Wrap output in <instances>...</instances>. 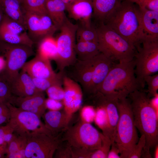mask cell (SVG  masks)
<instances>
[{"label":"cell","mask_w":158,"mask_h":158,"mask_svg":"<svg viewBox=\"0 0 158 158\" xmlns=\"http://www.w3.org/2000/svg\"><path fill=\"white\" fill-rule=\"evenodd\" d=\"M24 12L28 33L34 42H40L47 36H52L58 30L48 14L30 11Z\"/></svg>","instance_id":"12"},{"label":"cell","mask_w":158,"mask_h":158,"mask_svg":"<svg viewBox=\"0 0 158 158\" xmlns=\"http://www.w3.org/2000/svg\"><path fill=\"white\" fill-rule=\"evenodd\" d=\"M111 144V141L110 139L104 135L101 146L90 153L89 154V158H107Z\"/></svg>","instance_id":"34"},{"label":"cell","mask_w":158,"mask_h":158,"mask_svg":"<svg viewBox=\"0 0 158 158\" xmlns=\"http://www.w3.org/2000/svg\"><path fill=\"white\" fill-rule=\"evenodd\" d=\"M26 158H52L61 143L58 134H34L27 138Z\"/></svg>","instance_id":"11"},{"label":"cell","mask_w":158,"mask_h":158,"mask_svg":"<svg viewBox=\"0 0 158 158\" xmlns=\"http://www.w3.org/2000/svg\"><path fill=\"white\" fill-rule=\"evenodd\" d=\"M92 17L98 23H104L110 14L120 5L121 0H91Z\"/></svg>","instance_id":"24"},{"label":"cell","mask_w":158,"mask_h":158,"mask_svg":"<svg viewBox=\"0 0 158 158\" xmlns=\"http://www.w3.org/2000/svg\"><path fill=\"white\" fill-rule=\"evenodd\" d=\"M45 104L46 108L49 110H61L63 105L62 101H59L48 98L46 99Z\"/></svg>","instance_id":"41"},{"label":"cell","mask_w":158,"mask_h":158,"mask_svg":"<svg viewBox=\"0 0 158 158\" xmlns=\"http://www.w3.org/2000/svg\"><path fill=\"white\" fill-rule=\"evenodd\" d=\"M150 97L143 90L130 94L129 99L135 126L141 135H144L145 145L142 154L144 157L151 158L150 150L158 142V115L151 102Z\"/></svg>","instance_id":"1"},{"label":"cell","mask_w":158,"mask_h":158,"mask_svg":"<svg viewBox=\"0 0 158 158\" xmlns=\"http://www.w3.org/2000/svg\"><path fill=\"white\" fill-rule=\"evenodd\" d=\"M69 17L80 22V24L92 25L91 18L93 12L91 0H76L66 8Z\"/></svg>","instance_id":"19"},{"label":"cell","mask_w":158,"mask_h":158,"mask_svg":"<svg viewBox=\"0 0 158 158\" xmlns=\"http://www.w3.org/2000/svg\"><path fill=\"white\" fill-rule=\"evenodd\" d=\"M134 58L128 62L116 63L97 88L96 92L113 99L127 97L132 92L144 87L135 73Z\"/></svg>","instance_id":"2"},{"label":"cell","mask_w":158,"mask_h":158,"mask_svg":"<svg viewBox=\"0 0 158 158\" xmlns=\"http://www.w3.org/2000/svg\"><path fill=\"white\" fill-rule=\"evenodd\" d=\"M104 24L127 40L136 49L143 39L139 7L127 0L122 1Z\"/></svg>","instance_id":"3"},{"label":"cell","mask_w":158,"mask_h":158,"mask_svg":"<svg viewBox=\"0 0 158 158\" xmlns=\"http://www.w3.org/2000/svg\"><path fill=\"white\" fill-rule=\"evenodd\" d=\"M0 51L6 58L5 68L0 77L8 83L18 75L28 58L33 54L32 47L21 44H11L0 41Z\"/></svg>","instance_id":"8"},{"label":"cell","mask_w":158,"mask_h":158,"mask_svg":"<svg viewBox=\"0 0 158 158\" xmlns=\"http://www.w3.org/2000/svg\"><path fill=\"white\" fill-rule=\"evenodd\" d=\"M65 4L66 8L72 2L73 0H61Z\"/></svg>","instance_id":"48"},{"label":"cell","mask_w":158,"mask_h":158,"mask_svg":"<svg viewBox=\"0 0 158 158\" xmlns=\"http://www.w3.org/2000/svg\"><path fill=\"white\" fill-rule=\"evenodd\" d=\"M97 107L94 121L102 130L103 135L107 137L109 123L107 112L103 106H97Z\"/></svg>","instance_id":"32"},{"label":"cell","mask_w":158,"mask_h":158,"mask_svg":"<svg viewBox=\"0 0 158 158\" xmlns=\"http://www.w3.org/2000/svg\"><path fill=\"white\" fill-rule=\"evenodd\" d=\"M61 143L56 151L55 157L71 158V152L70 147L66 144V146L64 147H63L61 145Z\"/></svg>","instance_id":"43"},{"label":"cell","mask_w":158,"mask_h":158,"mask_svg":"<svg viewBox=\"0 0 158 158\" xmlns=\"http://www.w3.org/2000/svg\"><path fill=\"white\" fill-rule=\"evenodd\" d=\"M95 113L96 110L93 106L87 105L83 107L80 113L81 121L91 123L94 121Z\"/></svg>","instance_id":"36"},{"label":"cell","mask_w":158,"mask_h":158,"mask_svg":"<svg viewBox=\"0 0 158 158\" xmlns=\"http://www.w3.org/2000/svg\"><path fill=\"white\" fill-rule=\"evenodd\" d=\"M75 0H73L72 2H73V1H75Z\"/></svg>","instance_id":"53"},{"label":"cell","mask_w":158,"mask_h":158,"mask_svg":"<svg viewBox=\"0 0 158 158\" xmlns=\"http://www.w3.org/2000/svg\"><path fill=\"white\" fill-rule=\"evenodd\" d=\"M136 4L140 8L158 11V0H127Z\"/></svg>","instance_id":"39"},{"label":"cell","mask_w":158,"mask_h":158,"mask_svg":"<svg viewBox=\"0 0 158 158\" xmlns=\"http://www.w3.org/2000/svg\"><path fill=\"white\" fill-rule=\"evenodd\" d=\"M92 60L93 75L91 95L95 93L97 87L116 63L100 52L92 58Z\"/></svg>","instance_id":"20"},{"label":"cell","mask_w":158,"mask_h":158,"mask_svg":"<svg viewBox=\"0 0 158 158\" xmlns=\"http://www.w3.org/2000/svg\"><path fill=\"white\" fill-rule=\"evenodd\" d=\"M107 158H121L119 149L114 141L111 142Z\"/></svg>","instance_id":"44"},{"label":"cell","mask_w":158,"mask_h":158,"mask_svg":"<svg viewBox=\"0 0 158 158\" xmlns=\"http://www.w3.org/2000/svg\"><path fill=\"white\" fill-rule=\"evenodd\" d=\"M0 41L31 47L34 43L29 36L26 28L5 14L0 24Z\"/></svg>","instance_id":"13"},{"label":"cell","mask_w":158,"mask_h":158,"mask_svg":"<svg viewBox=\"0 0 158 158\" xmlns=\"http://www.w3.org/2000/svg\"><path fill=\"white\" fill-rule=\"evenodd\" d=\"M155 148L154 153V157L155 158H158V145L155 147Z\"/></svg>","instance_id":"49"},{"label":"cell","mask_w":158,"mask_h":158,"mask_svg":"<svg viewBox=\"0 0 158 158\" xmlns=\"http://www.w3.org/2000/svg\"><path fill=\"white\" fill-rule=\"evenodd\" d=\"M71 66L73 67L71 73L73 79L78 82L84 91L91 95L93 75L92 59L86 60L77 59Z\"/></svg>","instance_id":"18"},{"label":"cell","mask_w":158,"mask_h":158,"mask_svg":"<svg viewBox=\"0 0 158 158\" xmlns=\"http://www.w3.org/2000/svg\"><path fill=\"white\" fill-rule=\"evenodd\" d=\"M145 139L144 135L141 137L135 146L128 158H139L141 157L143 150L145 145Z\"/></svg>","instance_id":"40"},{"label":"cell","mask_w":158,"mask_h":158,"mask_svg":"<svg viewBox=\"0 0 158 158\" xmlns=\"http://www.w3.org/2000/svg\"><path fill=\"white\" fill-rule=\"evenodd\" d=\"M21 4L18 0H5L1 5L5 15L26 28L25 12Z\"/></svg>","instance_id":"27"},{"label":"cell","mask_w":158,"mask_h":158,"mask_svg":"<svg viewBox=\"0 0 158 158\" xmlns=\"http://www.w3.org/2000/svg\"><path fill=\"white\" fill-rule=\"evenodd\" d=\"M75 50L77 59L80 60L91 59L100 53L98 42H77Z\"/></svg>","instance_id":"28"},{"label":"cell","mask_w":158,"mask_h":158,"mask_svg":"<svg viewBox=\"0 0 158 158\" xmlns=\"http://www.w3.org/2000/svg\"><path fill=\"white\" fill-rule=\"evenodd\" d=\"M63 85L64 96L62 101L64 111L69 121L72 115L80 107L83 93L79 85L69 77L64 75Z\"/></svg>","instance_id":"14"},{"label":"cell","mask_w":158,"mask_h":158,"mask_svg":"<svg viewBox=\"0 0 158 158\" xmlns=\"http://www.w3.org/2000/svg\"><path fill=\"white\" fill-rule=\"evenodd\" d=\"M136 50L134 57L135 73L144 88V77L158 71V39L144 38Z\"/></svg>","instance_id":"7"},{"label":"cell","mask_w":158,"mask_h":158,"mask_svg":"<svg viewBox=\"0 0 158 158\" xmlns=\"http://www.w3.org/2000/svg\"><path fill=\"white\" fill-rule=\"evenodd\" d=\"M4 0H0V4H1V5Z\"/></svg>","instance_id":"52"},{"label":"cell","mask_w":158,"mask_h":158,"mask_svg":"<svg viewBox=\"0 0 158 158\" xmlns=\"http://www.w3.org/2000/svg\"><path fill=\"white\" fill-rule=\"evenodd\" d=\"M64 75L63 72L59 71L56 76L52 77L45 78H31L37 89L40 91L43 92L52 86L62 85Z\"/></svg>","instance_id":"31"},{"label":"cell","mask_w":158,"mask_h":158,"mask_svg":"<svg viewBox=\"0 0 158 158\" xmlns=\"http://www.w3.org/2000/svg\"><path fill=\"white\" fill-rule=\"evenodd\" d=\"M94 104L102 106L105 109L108 120V128L107 137L111 142L114 141L116 128L119 118V114L117 107L116 99H113L96 92L91 95Z\"/></svg>","instance_id":"15"},{"label":"cell","mask_w":158,"mask_h":158,"mask_svg":"<svg viewBox=\"0 0 158 158\" xmlns=\"http://www.w3.org/2000/svg\"><path fill=\"white\" fill-rule=\"evenodd\" d=\"M76 38L77 42L89 41L98 42V34L96 26L92 24L90 26L78 25Z\"/></svg>","instance_id":"30"},{"label":"cell","mask_w":158,"mask_h":158,"mask_svg":"<svg viewBox=\"0 0 158 158\" xmlns=\"http://www.w3.org/2000/svg\"><path fill=\"white\" fill-rule=\"evenodd\" d=\"M144 81L148 86L149 96L151 95L155 96L157 95L158 90V74L148 75L145 77Z\"/></svg>","instance_id":"35"},{"label":"cell","mask_w":158,"mask_h":158,"mask_svg":"<svg viewBox=\"0 0 158 158\" xmlns=\"http://www.w3.org/2000/svg\"><path fill=\"white\" fill-rule=\"evenodd\" d=\"M116 103L119 118L114 142L119 149L121 158H128L138 137L129 99L127 97L120 98L116 99Z\"/></svg>","instance_id":"6"},{"label":"cell","mask_w":158,"mask_h":158,"mask_svg":"<svg viewBox=\"0 0 158 158\" xmlns=\"http://www.w3.org/2000/svg\"><path fill=\"white\" fill-rule=\"evenodd\" d=\"M21 4L24 11L48 14L46 0H23Z\"/></svg>","instance_id":"33"},{"label":"cell","mask_w":158,"mask_h":158,"mask_svg":"<svg viewBox=\"0 0 158 158\" xmlns=\"http://www.w3.org/2000/svg\"><path fill=\"white\" fill-rule=\"evenodd\" d=\"M5 154L0 152V158H3L4 157Z\"/></svg>","instance_id":"50"},{"label":"cell","mask_w":158,"mask_h":158,"mask_svg":"<svg viewBox=\"0 0 158 158\" xmlns=\"http://www.w3.org/2000/svg\"><path fill=\"white\" fill-rule=\"evenodd\" d=\"M10 127L7 123L5 126H0V145L5 146H7V144L4 140V137Z\"/></svg>","instance_id":"45"},{"label":"cell","mask_w":158,"mask_h":158,"mask_svg":"<svg viewBox=\"0 0 158 158\" xmlns=\"http://www.w3.org/2000/svg\"><path fill=\"white\" fill-rule=\"evenodd\" d=\"M42 117L47 128L56 134L65 130L68 127L70 122L64 111L60 110H49L45 113Z\"/></svg>","instance_id":"23"},{"label":"cell","mask_w":158,"mask_h":158,"mask_svg":"<svg viewBox=\"0 0 158 158\" xmlns=\"http://www.w3.org/2000/svg\"><path fill=\"white\" fill-rule=\"evenodd\" d=\"M18 1L20 2V3L21 4L22 3L23 0H18Z\"/></svg>","instance_id":"51"},{"label":"cell","mask_w":158,"mask_h":158,"mask_svg":"<svg viewBox=\"0 0 158 158\" xmlns=\"http://www.w3.org/2000/svg\"><path fill=\"white\" fill-rule=\"evenodd\" d=\"M96 27L100 53L115 63L128 62L134 59L137 50L133 44L103 23H98Z\"/></svg>","instance_id":"5"},{"label":"cell","mask_w":158,"mask_h":158,"mask_svg":"<svg viewBox=\"0 0 158 158\" xmlns=\"http://www.w3.org/2000/svg\"><path fill=\"white\" fill-rule=\"evenodd\" d=\"M48 15L57 29H59L67 18L65 11L66 7L61 0H46Z\"/></svg>","instance_id":"25"},{"label":"cell","mask_w":158,"mask_h":158,"mask_svg":"<svg viewBox=\"0 0 158 158\" xmlns=\"http://www.w3.org/2000/svg\"><path fill=\"white\" fill-rule=\"evenodd\" d=\"M8 84L12 95L18 97L30 96L41 92L36 87L31 77L23 70Z\"/></svg>","instance_id":"21"},{"label":"cell","mask_w":158,"mask_h":158,"mask_svg":"<svg viewBox=\"0 0 158 158\" xmlns=\"http://www.w3.org/2000/svg\"><path fill=\"white\" fill-rule=\"evenodd\" d=\"M12 95L8 83L0 77V103L6 104Z\"/></svg>","instance_id":"38"},{"label":"cell","mask_w":158,"mask_h":158,"mask_svg":"<svg viewBox=\"0 0 158 158\" xmlns=\"http://www.w3.org/2000/svg\"><path fill=\"white\" fill-rule=\"evenodd\" d=\"M37 54L45 58L55 61L57 56L56 39L49 36L42 39L40 42Z\"/></svg>","instance_id":"29"},{"label":"cell","mask_w":158,"mask_h":158,"mask_svg":"<svg viewBox=\"0 0 158 158\" xmlns=\"http://www.w3.org/2000/svg\"><path fill=\"white\" fill-rule=\"evenodd\" d=\"M61 85L52 86L46 90L49 98L62 101L64 96L63 88Z\"/></svg>","instance_id":"37"},{"label":"cell","mask_w":158,"mask_h":158,"mask_svg":"<svg viewBox=\"0 0 158 158\" xmlns=\"http://www.w3.org/2000/svg\"><path fill=\"white\" fill-rule=\"evenodd\" d=\"M64 131L63 140L70 147L75 158H89L90 153L102 145L104 135L90 123L80 121Z\"/></svg>","instance_id":"4"},{"label":"cell","mask_w":158,"mask_h":158,"mask_svg":"<svg viewBox=\"0 0 158 158\" xmlns=\"http://www.w3.org/2000/svg\"><path fill=\"white\" fill-rule=\"evenodd\" d=\"M45 100L43 92H41L25 97L12 95L8 102L21 109L34 113L41 118L47 109Z\"/></svg>","instance_id":"16"},{"label":"cell","mask_w":158,"mask_h":158,"mask_svg":"<svg viewBox=\"0 0 158 158\" xmlns=\"http://www.w3.org/2000/svg\"><path fill=\"white\" fill-rule=\"evenodd\" d=\"M22 69L32 78H48L54 77L57 74L53 70L50 60L38 54L26 62Z\"/></svg>","instance_id":"17"},{"label":"cell","mask_w":158,"mask_h":158,"mask_svg":"<svg viewBox=\"0 0 158 158\" xmlns=\"http://www.w3.org/2000/svg\"><path fill=\"white\" fill-rule=\"evenodd\" d=\"M6 64L5 59L4 57L0 56V73L4 69Z\"/></svg>","instance_id":"46"},{"label":"cell","mask_w":158,"mask_h":158,"mask_svg":"<svg viewBox=\"0 0 158 158\" xmlns=\"http://www.w3.org/2000/svg\"><path fill=\"white\" fill-rule=\"evenodd\" d=\"M3 8L2 7L0 4V24L3 19L4 14L3 13Z\"/></svg>","instance_id":"47"},{"label":"cell","mask_w":158,"mask_h":158,"mask_svg":"<svg viewBox=\"0 0 158 158\" xmlns=\"http://www.w3.org/2000/svg\"><path fill=\"white\" fill-rule=\"evenodd\" d=\"M9 109L5 103H0V126L2 124L8 123L10 118Z\"/></svg>","instance_id":"42"},{"label":"cell","mask_w":158,"mask_h":158,"mask_svg":"<svg viewBox=\"0 0 158 158\" xmlns=\"http://www.w3.org/2000/svg\"><path fill=\"white\" fill-rule=\"evenodd\" d=\"M27 141V138L26 137L13 133L11 140L7 146L6 157L26 158L25 150Z\"/></svg>","instance_id":"26"},{"label":"cell","mask_w":158,"mask_h":158,"mask_svg":"<svg viewBox=\"0 0 158 158\" xmlns=\"http://www.w3.org/2000/svg\"><path fill=\"white\" fill-rule=\"evenodd\" d=\"M78 25L68 18L59 29L60 32L56 39L57 56L55 60L60 72L73 65L77 60L75 50L76 32Z\"/></svg>","instance_id":"9"},{"label":"cell","mask_w":158,"mask_h":158,"mask_svg":"<svg viewBox=\"0 0 158 158\" xmlns=\"http://www.w3.org/2000/svg\"><path fill=\"white\" fill-rule=\"evenodd\" d=\"M139 8L144 38L158 39V12Z\"/></svg>","instance_id":"22"},{"label":"cell","mask_w":158,"mask_h":158,"mask_svg":"<svg viewBox=\"0 0 158 158\" xmlns=\"http://www.w3.org/2000/svg\"><path fill=\"white\" fill-rule=\"evenodd\" d=\"M10 112V118L7 123L14 133L27 138L37 133L56 134L45 127L41 118L35 114L16 107L8 102L6 103Z\"/></svg>","instance_id":"10"}]
</instances>
